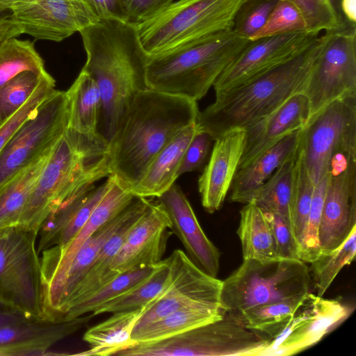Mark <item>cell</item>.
<instances>
[{"label": "cell", "instance_id": "obj_6", "mask_svg": "<svg viewBox=\"0 0 356 356\" xmlns=\"http://www.w3.org/2000/svg\"><path fill=\"white\" fill-rule=\"evenodd\" d=\"M243 0H178L136 26L149 58L165 54L232 30Z\"/></svg>", "mask_w": 356, "mask_h": 356}, {"label": "cell", "instance_id": "obj_38", "mask_svg": "<svg viewBox=\"0 0 356 356\" xmlns=\"http://www.w3.org/2000/svg\"><path fill=\"white\" fill-rule=\"evenodd\" d=\"M355 253L356 230L341 245L311 263V280L318 296H323L341 270L353 261Z\"/></svg>", "mask_w": 356, "mask_h": 356}, {"label": "cell", "instance_id": "obj_47", "mask_svg": "<svg viewBox=\"0 0 356 356\" xmlns=\"http://www.w3.org/2000/svg\"><path fill=\"white\" fill-rule=\"evenodd\" d=\"M213 139L206 132L199 131L188 145L179 168L178 177L200 169L206 162L211 150Z\"/></svg>", "mask_w": 356, "mask_h": 356}, {"label": "cell", "instance_id": "obj_3", "mask_svg": "<svg viewBox=\"0 0 356 356\" xmlns=\"http://www.w3.org/2000/svg\"><path fill=\"white\" fill-rule=\"evenodd\" d=\"M329 36L318 35L305 49L271 70L226 91L199 111L196 124L214 140L234 129H245L268 116L293 95L302 92Z\"/></svg>", "mask_w": 356, "mask_h": 356}, {"label": "cell", "instance_id": "obj_7", "mask_svg": "<svg viewBox=\"0 0 356 356\" xmlns=\"http://www.w3.org/2000/svg\"><path fill=\"white\" fill-rule=\"evenodd\" d=\"M311 282L310 270L300 259H243L222 281L221 307L235 319L252 307L303 297Z\"/></svg>", "mask_w": 356, "mask_h": 356}, {"label": "cell", "instance_id": "obj_37", "mask_svg": "<svg viewBox=\"0 0 356 356\" xmlns=\"http://www.w3.org/2000/svg\"><path fill=\"white\" fill-rule=\"evenodd\" d=\"M44 70V61L31 41L15 37L0 43V88L25 71Z\"/></svg>", "mask_w": 356, "mask_h": 356}, {"label": "cell", "instance_id": "obj_41", "mask_svg": "<svg viewBox=\"0 0 356 356\" xmlns=\"http://www.w3.org/2000/svg\"><path fill=\"white\" fill-rule=\"evenodd\" d=\"M56 81L46 71L38 87L26 102L0 125V152L40 105L56 91Z\"/></svg>", "mask_w": 356, "mask_h": 356}, {"label": "cell", "instance_id": "obj_49", "mask_svg": "<svg viewBox=\"0 0 356 356\" xmlns=\"http://www.w3.org/2000/svg\"><path fill=\"white\" fill-rule=\"evenodd\" d=\"M99 21L126 22L120 0H83Z\"/></svg>", "mask_w": 356, "mask_h": 356}, {"label": "cell", "instance_id": "obj_27", "mask_svg": "<svg viewBox=\"0 0 356 356\" xmlns=\"http://www.w3.org/2000/svg\"><path fill=\"white\" fill-rule=\"evenodd\" d=\"M199 131L195 122L172 138L152 160L142 178L131 189V193L136 197L158 198L175 184L184 154Z\"/></svg>", "mask_w": 356, "mask_h": 356}, {"label": "cell", "instance_id": "obj_8", "mask_svg": "<svg viewBox=\"0 0 356 356\" xmlns=\"http://www.w3.org/2000/svg\"><path fill=\"white\" fill-rule=\"evenodd\" d=\"M270 341L224 314L213 322L154 342H136L120 356H260Z\"/></svg>", "mask_w": 356, "mask_h": 356}, {"label": "cell", "instance_id": "obj_9", "mask_svg": "<svg viewBox=\"0 0 356 356\" xmlns=\"http://www.w3.org/2000/svg\"><path fill=\"white\" fill-rule=\"evenodd\" d=\"M299 149L315 185L343 156L356 157V95L335 99L301 129Z\"/></svg>", "mask_w": 356, "mask_h": 356}, {"label": "cell", "instance_id": "obj_31", "mask_svg": "<svg viewBox=\"0 0 356 356\" xmlns=\"http://www.w3.org/2000/svg\"><path fill=\"white\" fill-rule=\"evenodd\" d=\"M53 149L37 158L0 187V229L19 225L27 201Z\"/></svg>", "mask_w": 356, "mask_h": 356}, {"label": "cell", "instance_id": "obj_26", "mask_svg": "<svg viewBox=\"0 0 356 356\" xmlns=\"http://www.w3.org/2000/svg\"><path fill=\"white\" fill-rule=\"evenodd\" d=\"M300 131L299 129L286 135L250 163L238 169L229 190V200L251 202L257 191L273 172L294 156L299 146Z\"/></svg>", "mask_w": 356, "mask_h": 356}, {"label": "cell", "instance_id": "obj_21", "mask_svg": "<svg viewBox=\"0 0 356 356\" xmlns=\"http://www.w3.org/2000/svg\"><path fill=\"white\" fill-rule=\"evenodd\" d=\"M191 259L207 274L217 277L220 254L201 227L188 198L181 188L173 184L158 197Z\"/></svg>", "mask_w": 356, "mask_h": 356}, {"label": "cell", "instance_id": "obj_22", "mask_svg": "<svg viewBox=\"0 0 356 356\" xmlns=\"http://www.w3.org/2000/svg\"><path fill=\"white\" fill-rule=\"evenodd\" d=\"M245 130L227 131L215 139L208 163L198 179L204 209L218 211L229 191L243 154Z\"/></svg>", "mask_w": 356, "mask_h": 356}, {"label": "cell", "instance_id": "obj_10", "mask_svg": "<svg viewBox=\"0 0 356 356\" xmlns=\"http://www.w3.org/2000/svg\"><path fill=\"white\" fill-rule=\"evenodd\" d=\"M37 238L16 226L0 238V297L27 317L46 318Z\"/></svg>", "mask_w": 356, "mask_h": 356}, {"label": "cell", "instance_id": "obj_51", "mask_svg": "<svg viewBox=\"0 0 356 356\" xmlns=\"http://www.w3.org/2000/svg\"><path fill=\"white\" fill-rule=\"evenodd\" d=\"M20 29L15 24L10 15L0 17V43L5 40L20 35Z\"/></svg>", "mask_w": 356, "mask_h": 356}, {"label": "cell", "instance_id": "obj_42", "mask_svg": "<svg viewBox=\"0 0 356 356\" xmlns=\"http://www.w3.org/2000/svg\"><path fill=\"white\" fill-rule=\"evenodd\" d=\"M329 174L314 185L307 226L299 248L300 259L305 263L311 264L321 255L318 232Z\"/></svg>", "mask_w": 356, "mask_h": 356}, {"label": "cell", "instance_id": "obj_17", "mask_svg": "<svg viewBox=\"0 0 356 356\" xmlns=\"http://www.w3.org/2000/svg\"><path fill=\"white\" fill-rule=\"evenodd\" d=\"M356 230V159L334 162L329 174L318 232L321 254L341 245Z\"/></svg>", "mask_w": 356, "mask_h": 356}, {"label": "cell", "instance_id": "obj_50", "mask_svg": "<svg viewBox=\"0 0 356 356\" xmlns=\"http://www.w3.org/2000/svg\"><path fill=\"white\" fill-rule=\"evenodd\" d=\"M26 317L25 314L0 297V327Z\"/></svg>", "mask_w": 356, "mask_h": 356}, {"label": "cell", "instance_id": "obj_11", "mask_svg": "<svg viewBox=\"0 0 356 356\" xmlns=\"http://www.w3.org/2000/svg\"><path fill=\"white\" fill-rule=\"evenodd\" d=\"M327 31V40L302 92L311 115L335 99L356 95V24L343 17L338 28Z\"/></svg>", "mask_w": 356, "mask_h": 356}, {"label": "cell", "instance_id": "obj_43", "mask_svg": "<svg viewBox=\"0 0 356 356\" xmlns=\"http://www.w3.org/2000/svg\"><path fill=\"white\" fill-rule=\"evenodd\" d=\"M293 4L300 12L306 31L319 35L322 31L338 28L343 17L335 8L332 0H285Z\"/></svg>", "mask_w": 356, "mask_h": 356}, {"label": "cell", "instance_id": "obj_20", "mask_svg": "<svg viewBox=\"0 0 356 356\" xmlns=\"http://www.w3.org/2000/svg\"><path fill=\"white\" fill-rule=\"evenodd\" d=\"M92 314L70 321L29 318L0 327V356L42 355L54 344L77 332Z\"/></svg>", "mask_w": 356, "mask_h": 356}, {"label": "cell", "instance_id": "obj_45", "mask_svg": "<svg viewBox=\"0 0 356 356\" xmlns=\"http://www.w3.org/2000/svg\"><path fill=\"white\" fill-rule=\"evenodd\" d=\"M299 31H306L300 12L291 3L280 0L266 23L250 40Z\"/></svg>", "mask_w": 356, "mask_h": 356}, {"label": "cell", "instance_id": "obj_28", "mask_svg": "<svg viewBox=\"0 0 356 356\" xmlns=\"http://www.w3.org/2000/svg\"><path fill=\"white\" fill-rule=\"evenodd\" d=\"M144 308L118 312L106 321L89 328L83 334V340L90 348L76 355L109 356L136 343L132 337L135 323Z\"/></svg>", "mask_w": 356, "mask_h": 356}, {"label": "cell", "instance_id": "obj_52", "mask_svg": "<svg viewBox=\"0 0 356 356\" xmlns=\"http://www.w3.org/2000/svg\"><path fill=\"white\" fill-rule=\"evenodd\" d=\"M341 7L344 17L350 22L356 23V0H341Z\"/></svg>", "mask_w": 356, "mask_h": 356}, {"label": "cell", "instance_id": "obj_1", "mask_svg": "<svg viewBox=\"0 0 356 356\" xmlns=\"http://www.w3.org/2000/svg\"><path fill=\"white\" fill-rule=\"evenodd\" d=\"M197 102L150 88L136 94L108 140L111 175L134 188L172 138L196 122Z\"/></svg>", "mask_w": 356, "mask_h": 356}, {"label": "cell", "instance_id": "obj_12", "mask_svg": "<svg viewBox=\"0 0 356 356\" xmlns=\"http://www.w3.org/2000/svg\"><path fill=\"white\" fill-rule=\"evenodd\" d=\"M65 91H56L0 152V187L39 156L51 151L67 129Z\"/></svg>", "mask_w": 356, "mask_h": 356}, {"label": "cell", "instance_id": "obj_39", "mask_svg": "<svg viewBox=\"0 0 356 356\" xmlns=\"http://www.w3.org/2000/svg\"><path fill=\"white\" fill-rule=\"evenodd\" d=\"M314 189V184L307 173L298 146L296 157L290 221L299 248L307 226Z\"/></svg>", "mask_w": 356, "mask_h": 356}, {"label": "cell", "instance_id": "obj_25", "mask_svg": "<svg viewBox=\"0 0 356 356\" xmlns=\"http://www.w3.org/2000/svg\"><path fill=\"white\" fill-rule=\"evenodd\" d=\"M150 202L145 197L134 198L129 216L101 248L88 271L65 302L60 313L62 321L70 307L86 299L118 275L111 269V264L129 231Z\"/></svg>", "mask_w": 356, "mask_h": 356}, {"label": "cell", "instance_id": "obj_35", "mask_svg": "<svg viewBox=\"0 0 356 356\" xmlns=\"http://www.w3.org/2000/svg\"><path fill=\"white\" fill-rule=\"evenodd\" d=\"M305 296L252 307L235 320L270 341L286 325Z\"/></svg>", "mask_w": 356, "mask_h": 356}, {"label": "cell", "instance_id": "obj_53", "mask_svg": "<svg viewBox=\"0 0 356 356\" xmlns=\"http://www.w3.org/2000/svg\"><path fill=\"white\" fill-rule=\"evenodd\" d=\"M33 0H0V11L12 10L22 4Z\"/></svg>", "mask_w": 356, "mask_h": 356}, {"label": "cell", "instance_id": "obj_44", "mask_svg": "<svg viewBox=\"0 0 356 356\" xmlns=\"http://www.w3.org/2000/svg\"><path fill=\"white\" fill-rule=\"evenodd\" d=\"M280 0H243L234 19L232 31L250 39L266 23Z\"/></svg>", "mask_w": 356, "mask_h": 356}, {"label": "cell", "instance_id": "obj_16", "mask_svg": "<svg viewBox=\"0 0 356 356\" xmlns=\"http://www.w3.org/2000/svg\"><path fill=\"white\" fill-rule=\"evenodd\" d=\"M318 35L299 31L250 40L214 81L215 93L238 86L291 60Z\"/></svg>", "mask_w": 356, "mask_h": 356}, {"label": "cell", "instance_id": "obj_40", "mask_svg": "<svg viewBox=\"0 0 356 356\" xmlns=\"http://www.w3.org/2000/svg\"><path fill=\"white\" fill-rule=\"evenodd\" d=\"M45 72L25 71L0 88V125L26 102Z\"/></svg>", "mask_w": 356, "mask_h": 356}, {"label": "cell", "instance_id": "obj_13", "mask_svg": "<svg viewBox=\"0 0 356 356\" xmlns=\"http://www.w3.org/2000/svg\"><path fill=\"white\" fill-rule=\"evenodd\" d=\"M167 259L170 283L143 309L133 331L179 309L204 304L221 305L222 280L202 270L181 250H175Z\"/></svg>", "mask_w": 356, "mask_h": 356}, {"label": "cell", "instance_id": "obj_29", "mask_svg": "<svg viewBox=\"0 0 356 356\" xmlns=\"http://www.w3.org/2000/svg\"><path fill=\"white\" fill-rule=\"evenodd\" d=\"M223 315L220 305L204 304L190 307L133 331L131 337L136 342L158 341L220 319Z\"/></svg>", "mask_w": 356, "mask_h": 356}, {"label": "cell", "instance_id": "obj_34", "mask_svg": "<svg viewBox=\"0 0 356 356\" xmlns=\"http://www.w3.org/2000/svg\"><path fill=\"white\" fill-rule=\"evenodd\" d=\"M296 153L282 164L255 193L251 202L263 212L275 213L290 220Z\"/></svg>", "mask_w": 356, "mask_h": 356}, {"label": "cell", "instance_id": "obj_30", "mask_svg": "<svg viewBox=\"0 0 356 356\" xmlns=\"http://www.w3.org/2000/svg\"><path fill=\"white\" fill-rule=\"evenodd\" d=\"M65 94L68 110L67 129L85 134L100 133L98 124L102 99L98 86L92 77L82 69Z\"/></svg>", "mask_w": 356, "mask_h": 356}, {"label": "cell", "instance_id": "obj_15", "mask_svg": "<svg viewBox=\"0 0 356 356\" xmlns=\"http://www.w3.org/2000/svg\"><path fill=\"white\" fill-rule=\"evenodd\" d=\"M108 177L110 184L107 191L71 241L63 248L53 246L40 253L44 307L56 291L74 255L86 240L136 197L117 176Z\"/></svg>", "mask_w": 356, "mask_h": 356}, {"label": "cell", "instance_id": "obj_54", "mask_svg": "<svg viewBox=\"0 0 356 356\" xmlns=\"http://www.w3.org/2000/svg\"><path fill=\"white\" fill-rule=\"evenodd\" d=\"M9 228L0 229V238L6 234Z\"/></svg>", "mask_w": 356, "mask_h": 356}, {"label": "cell", "instance_id": "obj_36", "mask_svg": "<svg viewBox=\"0 0 356 356\" xmlns=\"http://www.w3.org/2000/svg\"><path fill=\"white\" fill-rule=\"evenodd\" d=\"M156 265L118 274L86 299L70 307L65 314L63 320L70 321L93 312L105 302L133 289L146 280L153 273Z\"/></svg>", "mask_w": 356, "mask_h": 356}, {"label": "cell", "instance_id": "obj_48", "mask_svg": "<svg viewBox=\"0 0 356 356\" xmlns=\"http://www.w3.org/2000/svg\"><path fill=\"white\" fill-rule=\"evenodd\" d=\"M127 23L137 26L153 18L173 0H120Z\"/></svg>", "mask_w": 356, "mask_h": 356}, {"label": "cell", "instance_id": "obj_4", "mask_svg": "<svg viewBox=\"0 0 356 356\" xmlns=\"http://www.w3.org/2000/svg\"><path fill=\"white\" fill-rule=\"evenodd\" d=\"M108 146L101 133L85 134L67 129L54 146L17 226L38 234L52 211L109 176Z\"/></svg>", "mask_w": 356, "mask_h": 356}, {"label": "cell", "instance_id": "obj_32", "mask_svg": "<svg viewBox=\"0 0 356 356\" xmlns=\"http://www.w3.org/2000/svg\"><path fill=\"white\" fill-rule=\"evenodd\" d=\"M237 234L243 259L264 261L278 258L268 222L254 203H247L241 210Z\"/></svg>", "mask_w": 356, "mask_h": 356}, {"label": "cell", "instance_id": "obj_2", "mask_svg": "<svg viewBox=\"0 0 356 356\" xmlns=\"http://www.w3.org/2000/svg\"><path fill=\"white\" fill-rule=\"evenodd\" d=\"M81 34L86 61L82 68L96 82L102 99L101 133L108 141L136 94L148 88L149 57L136 26L120 21H99Z\"/></svg>", "mask_w": 356, "mask_h": 356}, {"label": "cell", "instance_id": "obj_19", "mask_svg": "<svg viewBox=\"0 0 356 356\" xmlns=\"http://www.w3.org/2000/svg\"><path fill=\"white\" fill-rule=\"evenodd\" d=\"M172 223L163 205L152 202L133 225L115 257L111 269L117 274L152 266L161 261Z\"/></svg>", "mask_w": 356, "mask_h": 356}, {"label": "cell", "instance_id": "obj_46", "mask_svg": "<svg viewBox=\"0 0 356 356\" xmlns=\"http://www.w3.org/2000/svg\"><path fill=\"white\" fill-rule=\"evenodd\" d=\"M264 213L270 227L277 257L282 259H300L299 245L290 220L275 213Z\"/></svg>", "mask_w": 356, "mask_h": 356}, {"label": "cell", "instance_id": "obj_24", "mask_svg": "<svg viewBox=\"0 0 356 356\" xmlns=\"http://www.w3.org/2000/svg\"><path fill=\"white\" fill-rule=\"evenodd\" d=\"M109 184L108 176L99 186H92L51 211L39 229V249L44 250L53 246L65 247L88 220Z\"/></svg>", "mask_w": 356, "mask_h": 356}, {"label": "cell", "instance_id": "obj_33", "mask_svg": "<svg viewBox=\"0 0 356 356\" xmlns=\"http://www.w3.org/2000/svg\"><path fill=\"white\" fill-rule=\"evenodd\" d=\"M170 281V268L168 259L161 260L153 273L143 282L122 295L105 302L92 312V316L105 313L145 308L156 298Z\"/></svg>", "mask_w": 356, "mask_h": 356}, {"label": "cell", "instance_id": "obj_18", "mask_svg": "<svg viewBox=\"0 0 356 356\" xmlns=\"http://www.w3.org/2000/svg\"><path fill=\"white\" fill-rule=\"evenodd\" d=\"M22 33L60 42L99 22L83 0H33L10 10Z\"/></svg>", "mask_w": 356, "mask_h": 356}, {"label": "cell", "instance_id": "obj_14", "mask_svg": "<svg viewBox=\"0 0 356 356\" xmlns=\"http://www.w3.org/2000/svg\"><path fill=\"white\" fill-rule=\"evenodd\" d=\"M351 310L339 300L308 292L284 329L260 356H287L300 353L321 341L345 321Z\"/></svg>", "mask_w": 356, "mask_h": 356}, {"label": "cell", "instance_id": "obj_23", "mask_svg": "<svg viewBox=\"0 0 356 356\" xmlns=\"http://www.w3.org/2000/svg\"><path fill=\"white\" fill-rule=\"evenodd\" d=\"M310 115L307 97L303 92H298L272 113L245 129L244 147L238 169L250 163L286 135L301 129Z\"/></svg>", "mask_w": 356, "mask_h": 356}, {"label": "cell", "instance_id": "obj_5", "mask_svg": "<svg viewBox=\"0 0 356 356\" xmlns=\"http://www.w3.org/2000/svg\"><path fill=\"white\" fill-rule=\"evenodd\" d=\"M249 41L232 30L149 58L147 87L197 102Z\"/></svg>", "mask_w": 356, "mask_h": 356}]
</instances>
